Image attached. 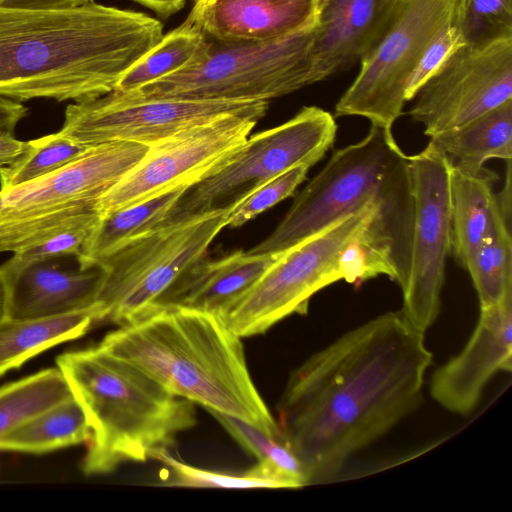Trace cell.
I'll list each match as a JSON object with an SVG mask.
<instances>
[{
	"label": "cell",
	"instance_id": "obj_1",
	"mask_svg": "<svg viewBox=\"0 0 512 512\" xmlns=\"http://www.w3.org/2000/svg\"><path fill=\"white\" fill-rule=\"evenodd\" d=\"M424 334L401 311L386 312L291 372L276 421L309 484L335 477L352 456L420 406L433 360Z\"/></svg>",
	"mask_w": 512,
	"mask_h": 512
},
{
	"label": "cell",
	"instance_id": "obj_2",
	"mask_svg": "<svg viewBox=\"0 0 512 512\" xmlns=\"http://www.w3.org/2000/svg\"><path fill=\"white\" fill-rule=\"evenodd\" d=\"M162 37L157 19L95 2L57 10L0 5V96L100 97Z\"/></svg>",
	"mask_w": 512,
	"mask_h": 512
},
{
	"label": "cell",
	"instance_id": "obj_3",
	"mask_svg": "<svg viewBox=\"0 0 512 512\" xmlns=\"http://www.w3.org/2000/svg\"><path fill=\"white\" fill-rule=\"evenodd\" d=\"M173 394L280 437L248 369L242 338L214 313L158 307L118 326L97 345Z\"/></svg>",
	"mask_w": 512,
	"mask_h": 512
},
{
	"label": "cell",
	"instance_id": "obj_4",
	"mask_svg": "<svg viewBox=\"0 0 512 512\" xmlns=\"http://www.w3.org/2000/svg\"><path fill=\"white\" fill-rule=\"evenodd\" d=\"M56 364L90 425L85 475L157 459L197 423L195 403L98 346L63 353Z\"/></svg>",
	"mask_w": 512,
	"mask_h": 512
},
{
	"label": "cell",
	"instance_id": "obj_5",
	"mask_svg": "<svg viewBox=\"0 0 512 512\" xmlns=\"http://www.w3.org/2000/svg\"><path fill=\"white\" fill-rule=\"evenodd\" d=\"M375 221L402 240L412 235V222L380 205L366 206L277 254L262 276L219 316L239 337H251L292 314H305L310 299L337 281L360 284L383 275L368 234Z\"/></svg>",
	"mask_w": 512,
	"mask_h": 512
},
{
	"label": "cell",
	"instance_id": "obj_6",
	"mask_svg": "<svg viewBox=\"0 0 512 512\" xmlns=\"http://www.w3.org/2000/svg\"><path fill=\"white\" fill-rule=\"evenodd\" d=\"M372 204L413 222L408 155L392 128L377 125L360 141L334 151L272 233L247 252L279 254Z\"/></svg>",
	"mask_w": 512,
	"mask_h": 512
},
{
	"label": "cell",
	"instance_id": "obj_7",
	"mask_svg": "<svg viewBox=\"0 0 512 512\" xmlns=\"http://www.w3.org/2000/svg\"><path fill=\"white\" fill-rule=\"evenodd\" d=\"M315 27V26H314ZM313 28L273 41L223 40L204 34L184 69L129 93L128 99L268 101L314 84Z\"/></svg>",
	"mask_w": 512,
	"mask_h": 512
},
{
	"label": "cell",
	"instance_id": "obj_8",
	"mask_svg": "<svg viewBox=\"0 0 512 512\" xmlns=\"http://www.w3.org/2000/svg\"><path fill=\"white\" fill-rule=\"evenodd\" d=\"M150 146L114 141L44 177L0 189V253L18 252L67 228L99 220L104 196Z\"/></svg>",
	"mask_w": 512,
	"mask_h": 512
},
{
	"label": "cell",
	"instance_id": "obj_9",
	"mask_svg": "<svg viewBox=\"0 0 512 512\" xmlns=\"http://www.w3.org/2000/svg\"><path fill=\"white\" fill-rule=\"evenodd\" d=\"M228 206L166 223L126 245L101 265L96 303L101 323L123 326L155 309L226 227Z\"/></svg>",
	"mask_w": 512,
	"mask_h": 512
},
{
	"label": "cell",
	"instance_id": "obj_10",
	"mask_svg": "<svg viewBox=\"0 0 512 512\" xmlns=\"http://www.w3.org/2000/svg\"><path fill=\"white\" fill-rule=\"evenodd\" d=\"M337 130L330 112L304 106L288 121L248 137L222 165L189 187L166 223L229 206L295 166H314L333 147Z\"/></svg>",
	"mask_w": 512,
	"mask_h": 512
},
{
	"label": "cell",
	"instance_id": "obj_11",
	"mask_svg": "<svg viewBox=\"0 0 512 512\" xmlns=\"http://www.w3.org/2000/svg\"><path fill=\"white\" fill-rule=\"evenodd\" d=\"M457 0H399L375 45L361 58L335 116H359L392 128L402 116L409 79L424 50L453 21Z\"/></svg>",
	"mask_w": 512,
	"mask_h": 512
},
{
	"label": "cell",
	"instance_id": "obj_12",
	"mask_svg": "<svg viewBox=\"0 0 512 512\" xmlns=\"http://www.w3.org/2000/svg\"><path fill=\"white\" fill-rule=\"evenodd\" d=\"M268 101L128 99L114 91L74 102L59 130L85 146L128 141L152 146L226 115L262 118Z\"/></svg>",
	"mask_w": 512,
	"mask_h": 512
},
{
	"label": "cell",
	"instance_id": "obj_13",
	"mask_svg": "<svg viewBox=\"0 0 512 512\" xmlns=\"http://www.w3.org/2000/svg\"><path fill=\"white\" fill-rule=\"evenodd\" d=\"M451 164V159L430 143L408 156L413 228L401 313L424 333L440 313L446 260L451 253Z\"/></svg>",
	"mask_w": 512,
	"mask_h": 512
},
{
	"label": "cell",
	"instance_id": "obj_14",
	"mask_svg": "<svg viewBox=\"0 0 512 512\" xmlns=\"http://www.w3.org/2000/svg\"><path fill=\"white\" fill-rule=\"evenodd\" d=\"M258 120L226 115L150 146L143 159L104 196L101 217L198 183L240 148Z\"/></svg>",
	"mask_w": 512,
	"mask_h": 512
},
{
	"label": "cell",
	"instance_id": "obj_15",
	"mask_svg": "<svg viewBox=\"0 0 512 512\" xmlns=\"http://www.w3.org/2000/svg\"><path fill=\"white\" fill-rule=\"evenodd\" d=\"M412 100L409 115L429 137L512 100V37L463 45Z\"/></svg>",
	"mask_w": 512,
	"mask_h": 512
},
{
	"label": "cell",
	"instance_id": "obj_16",
	"mask_svg": "<svg viewBox=\"0 0 512 512\" xmlns=\"http://www.w3.org/2000/svg\"><path fill=\"white\" fill-rule=\"evenodd\" d=\"M512 370V290L498 302L480 307L478 322L464 348L430 379L432 398L446 410L466 416L499 372Z\"/></svg>",
	"mask_w": 512,
	"mask_h": 512
},
{
	"label": "cell",
	"instance_id": "obj_17",
	"mask_svg": "<svg viewBox=\"0 0 512 512\" xmlns=\"http://www.w3.org/2000/svg\"><path fill=\"white\" fill-rule=\"evenodd\" d=\"M6 283V317L44 318L96 305L103 279L101 265L83 268L67 255L0 266Z\"/></svg>",
	"mask_w": 512,
	"mask_h": 512
},
{
	"label": "cell",
	"instance_id": "obj_18",
	"mask_svg": "<svg viewBox=\"0 0 512 512\" xmlns=\"http://www.w3.org/2000/svg\"><path fill=\"white\" fill-rule=\"evenodd\" d=\"M399 0H322L310 44L313 82L359 62L386 30Z\"/></svg>",
	"mask_w": 512,
	"mask_h": 512
},
{
	"label": "cell",
	"instance_id": "obj_19",
	"mask_svg": "<svg viewBox=\"0 0 512 512\" xmlns=\"http://www.w3.org/2000/svg\"><path fill=\"white\" fill-rule=\"evenodd\" d=\"M322 0H193L186 18L223 40L273 41L313 28Z\"/></svg>",
	"mask_w": 512,
	"mask_h": 512
},
{
	"label": "cell",
	"instance_id": "obj_20",
	"mask_svg": "<svg viewBox=\"0 0 512 512\" xmlns=\"http://www.w3.org/2000/svg\"><path fill=\"white\" fill-rule=\"evenodd\" d=\"M277 254L235 251L217 260L203 258L191 267L155 307H184L221 314L274 262Z\"/></svg>",
	"mask_w": 512,
	"mask_h": 512
},
{
	"label": "cell",
	"instance_id": "obj_21",
	"mask_svg": "<svg viewBox=\"0 0 512 512\" xmlns=\"http://www.w3.org/2000/svg\"><path fill=\"white\" fill-rule=\"evenodd\" d=\"M495 182V173L485 166L472 170L451 164V253L464 269L474 252L494 231L500 218L511 219V214L497 199Z\"/></svg>",
	"mask_w": 512,
	"mask_h": 512
},
{
	"label": "cell",
	"instance_id": "obj_22",
	"mask_svg": "<svg viewBox=\"0 0 512 512\" xmlns=\"http://www.w3.org/2000/svg\"><path fill=\"white\" fill-rule=\"evenodd\" d=\"M101 323V311L93 307L67 314L32 319H0V376L19 368L37 354L85 335Z\"/></svg>",
	"mask_w": 512,
	"mask_h": 512
},
{
	"label": "cell",
	"instance_id": "obj_23",
	"mask_svg": "<svg viewBox=\"0 0 512 512\" xmlns=\"http://www.w3.org/2000/svg\"><path fill=\"white\" fill-rule=\"evenodd\" d=\"M188 188H177L102 216L78 256L83 268L99 265L114 253L164 225Z\"/></svg>",
	"mask_w": 512,
	"mask_h": 512
},
{
	"label": "cell",
	"instance_id": "obj_24",
	"mask_svg": "<svg viewBox=\"0 0 512 512\" xmlns=\"http://www.w3.org/2000/svg\"><path fill=\"white\" fill-rule=\"evenodd\" d=\"M454 165L481 169L491 159L512 158V100L471 121L430 137L429 142Z\"/></svg>",
	"mask_w": 512,
	"mask_h": 512
},
{
	"label": "cell",
	"instance_id": "obj_25",
	"mask_svg": "<svg viewBox=\"0 0 512 512\" xmlns=\"http://www.w3.org/2000/svg\"><path fill=\"white\" fill-rule=\"evenodd\" d=\"M91 429L72 395L0 437V451L42 454L87 443Z\"/></svg>",
	"mask_w": 512,
	"mask_h": 512
},
{
	"label": "cell",
	"instance_id": "obj_26",
	"mask_svg": "<svg viewBox=\"0 0 512 512\" xmlns=\"http://www.w3.org/2000/svg\"><path fill=\"white\" fill-rule=\"evenodd\" d=\"M204 43L202 30L185 20L182 25L163 35L120 79L113 90L129 93L189 66Z\"/></svg>",
	"mask_w": 512,
	"mask_h": 512
},
{
	"label": "cell",
	"instance_id": "obj_27",
	"mask_svg": "<svg viewBox=\"0 0 512 512\" xmlns=\"http://www.w3.org/2000/svg\"><path fill=\"white\" fill-rule=\"evenodd\" d=\"M71 396L68 382L58 367L0 387V437Z\"/></svg>",
	"mask_w": 512,
	"mask_h": 512
},
{
	"label": "cell",
	"instance_id": "obj_28",
	"mask_svg": "<svg viewBox=\"0 0 512 512\" xmlns=\"http://www.w3.org/2000/svg\"><path fill=\"white\" fill-rule=\"evenodd\" d=\"M465 270L476 290L479 307L498 302L512 290L511 219L500 218L491 235L474 252Z\"/></svg>",
	"mask_w": 512,
	"mask_h": 512
},
{
	"label": "cell",
	"instance_id": "obj_29",
	"mask_svg": "<svg viewBox=\"0 0 512 512\" xmlns=\"http://www.w3.org/2000/svg\"><path fill=\"white\" fill-rule=\"evenodd\" d=\"M92 147L80 144L59 131L28 141L24 153L0 167V189L22 185L61 169Z\"/></svg>",
	"mask_w": 512,
	"mask_h": 512
},
{
	"label": "cell",
	"instance_id": "obj_30",
	"mask_svg": "<svg viewBox=\"0 0 512 512\" xmlns=\"http://www.w3.org/2000/svg\"><path fill=\"white\" fill-rule=\"evenodd\" d=\"M156 460L163 462L170 471L169 477L161 483L163 486L224 489H295L291 481L259 462L241 474H228L186 464L176 459L170 451L160 453Z\"/></svg>",
	"mask_w": 512,
	"mask_h": 512
},
{
	"label": "cell",
	"instance_id": "obj_31",
	"mask_svg": "<svg viewBox=\"0 0 512 512\" xmlns=\"http://www.w3.org/2000/svg\"><path fill=\"white\" fill-rule=\"evenodd\" d=\"M247 452L288 480L296 488L309 484L303 465L280 437L272 436L241 419L208 411Z\"/></svg>",
	"mask_w": 512,
	"mask_h": 512
},
{
	"label": "cell",
	"instance_id": "obj_32",
	"mask_svg": "<svg viewBox=\"0 0 512 512\" xmlns=\"http://www.w3.org/2000/svg\"><path fill=\"white\" fill-rule=\"evenodd\" d=\"M453 23L465 45L512 37V0H457Z\"/></svg>",
	"mask_w": 512,
	"mask_h": 512
},
{
	"label": "cell",
	"instance_id": "obj_33",
	"mask_svg": "<svg viewBox=\"0 0 512 512\" xmlns=\"http://www.w3.org/2000/svg\"><path fill=\"white\" fill-rule=\"evenodd\" d=\"M311 167L298 165L263 182L228 206L226 227L237 228L292 196Z\"/></svg>",
	"mask_w": 512,
	"mask_h": 512
},
{
	"label": "cell",
	"instance_id": "obj_34",
	"mask_svg": "<svg viewBox=\"0 0 512 512\" xmlns=\"http://www.w3.org/2000/svg\"><path fill=\"white\" fill-rule=\"evenodd\" d=\"M99 220L85 222L62 230L40 243L15 252L5 263L9 265H23L47 258L67 255L79 256Z\"/></svg>",
	"mask_w": 512,
	"mask_h": 512
},
{
	"label": "cell",
	"instance_id": "obj_35",
	"mask_svg": "<svg viewBox=\"0 0 512 512\" xmlns=\"http://www.w3.org/2000/svg\"><path fill=\"white\" fill-rule=\"evenodd\" d=\"M465 45L453 21L429 43L420 57L406 88V101H411L422 85L432 77L457 51Z\"/></svg>",
	"mask_w": 512,
	"mask_h": 512
},
{
	"label": "cell",
	"instance_id": "obj_36",
	"mask_svg": "<svg viewBox=\"0 0 512 512\" xmlns=\"http://www.w3.org/2000/svg\"><path fill=\"white\" fill-rule=\"evenodd\" d=\"M27 114L28 108L22 102L0 96V131L14 133Z\"/></svg>",
	"mask_w": 512,
	"mask_h": 512
},
{
	"label": "cell",
	"instance_id": "obj_37",
	"mask_svg": "<svg viewBox=\"0 0 512 512\" xmlns=\"http://www.w3.org/2000/svg\"><path fill=\"white\" fill-rule=\"evenodd\" d=\"M94 2V0H2L0 5L28 9H70Z\"/></svg>",
	"mask_w": 512,
	"mask_h": 512
},
{
	"label": "cell",
	"instance_id": "obj_38",
	"mask_svg": "<svg viewBox=\"0 0 512 512\" xmlns=\"http://www.w3.org/2000/svg\"><path fill=\"white\" fill-rule=\"evenodd\" d=\"M28 141H22L14 133L0 131V167L10 165L26 150Z\"/></svg>",
	"mask_w": 512,
	"mask_h": 512
},
{
	"label": "cell",
	"instance_id": "obj_39",
	"mask_svg": "<svg viewBox=\"0 0 512 512\" xmlns=\"http://www.w3.org/2000/svg\"><path fill=\"white\" fill-rule=\"evenodd\" d=\"M162 17H168L183 8L186 0H134Z\"/></svg>",
	"mask_w": 512,
	"mask_h": 512
},
{
	"label": "cell",
	"instance_id": "obj_40",
	"mask_svg": "<svg viewBox=\"0 0 512 512\" xmlns=\"http://www.w3.org/2000/svg\"><path fill=\"white\" fill-rule=\"evenodd\" d=\"M6 300H7V292H6V283L4 279V275L0 269V319L6 316Z\"/></svg>",
	"mask_w": 512,
	"mask_h": 512
}]
</instances>
